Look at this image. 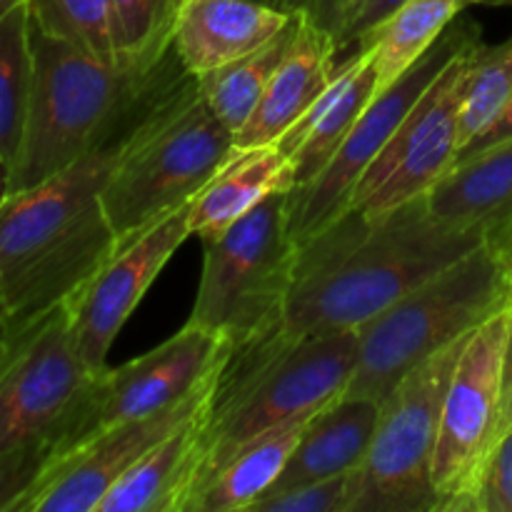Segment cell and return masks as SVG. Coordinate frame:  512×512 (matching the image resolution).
<instances>
[{"label": "cell", "instance_id": "cell-14", "mask_svg": "<svg viewBox=\"0 0 512 512\" xmlns=\"http://www.w3.org/2000/svg\"><path fill=\"white\" fill-rule=\"evenodd\" d=\"M230 353L233 345L223 335L188 320L173 338L150 353L118 368L100 370L73 443L95 430L145 418L180 403L208 383Z\"/></svg>", "mask_w": 512, "mask_h": 512}, {"label": "cell", "instance_id": "cell-26", "mask_svg": "<svg viewBox=\"0 0 512 512\" xmlns=\"http://www.w3.org/2000/svg\"><path fill=\"white\" fill-rule=\"evenodd\" d=\"M33 90V23L28 3L0 18V160L13 168ZM8 178V175H5Z\"/></svg>", "mask_w": 512, "mask_h": 512}, {"label": "cell", "instance_id": "cell-23", "mask_svg": "<svg viewBox=\"0 0 512 512\" xmlns=\"http://www.w3.org/2000/svg\"><path fill=\"white\" fill-rule=\"evenodd\" d=\"M310 418L278 425L235 450L195 488L185 512L253 510V505L278 483Z\"/></svg>", "mask_w": 512, "mask_h": 512}, {"label": "cell", "instance_id": "cell-12", "mask_svg": "<svg viewBox=\"0 0 512 512\" xmlns=\"http://www.w3.org/2000/svg\"><path fill=\"white\" fill-rule=\"evenodd\" d=\"M483 40L460 50L418 100L388 148L360 180L348 210L380 218L428 193L455 165L460 153V115L470 70Z\"/></svg>", "mask_w": 512, "mask_h": 512}, {"label": "cell", "instance_id": "cell-8", "mask_svg": "<svg viewBox=\"0 0 512 512\" xmlns=\"http://www.w3.org/2000/svg\"><path fill=\"white\" fill-rule=\"evenodd\" d=\"M98 373L85 365L68 308L20 325L0 360V455L63 450L78 435Z\"/></svg>", "mask_w": 512, "mask_h": 512}, {"label": "cell", "instance_id": "cell-20", "mask_svg": "<svg viewBox=\"0 0 512 512\" xmlns=\"http://www.w3.org/2000/svg\"><path fill=\"white\" fill-rule=\"evenodd\" d=\"M380 408L383 403L373 398L340 395L318 410L268 495L363 468L378 428Z\"/></svg>", "mask_w": 512, "mask_h": 512}, {"label": "cell", "instance_id": "cell-25", "mask_svg": "<svg viewBox=\"0 0 512 512\" xmlns=\"http://www.w3.org/2000/svg\"><path fill=\"white\" fill-rule=\"evenodd\" d=\"M303 20L305 13H298L290 20L288 28L280 30L263 48L253 50V53L233 60L225 68H218L198 78V85L203 90V98L208 100L210 110L233 130V135L253 115L255 105L263 98L270 78H273L275 70L280 68L285 55L293 48L295 38H298L300 28H303Z\"/></svg>", "mask_w": 512, "mask_h": 512}, {"label": "cell", "instance_id": "cell-9", "mask_svg": "<svg viewBox=\"0 0 512 512\" xmlns=\"http://www.w3.org/2000/svg\"><path fill=\"white\" fill-rule=\"evenodd\" d=\"M415 365L383 400L368 458L360 468L358 512H435L433 465L445 393L463 345Z\"/></svg>", "mask_w": 512, "mask_h": 512}, {"label": "cell", "instance_id": "cell-19", "mask_svg": "<svg viewBox=\"0 0 512 512\" xmlns=\"http://www.w3.org/2000/svg\"><path fill=\"white\" fill-rule=\"evenodd\" d=\"M375 93L378 70L370 50H355L353 55L340 60L338 75L330 88L278 140L280 148L293 160L295 188L310 185L328 168Z\"/></svg>", "mask_w": 512, "mask_h": 512}, {"label": "cell", "instance_id": "cell-10", "mask_svg": "<svg viewBox=\"0 0 512 512\" xmlns=\"http://www.w3.org/2000/svg\"><path fill=\"white\" fill-rule=\"evenodd\" d=\"M475 40H480V30L468 20H455L418 63L410 65L395 83L373 95L328 168L305 188L290 190V233L298 245L308 243L348 210L360 180L388 148L410 110L428 93L433 80L448 68L450 60Z\"/></svg>", "mask_w": 512, "mask_h": 512}, {"label": "cell", "instance_id": "cell-17", "mask_svg": "<svg viewBox=\"0 0 512 512\" xmlns=\"http://www.w3.org/2000/svg\"><path fill=\"white\" fill-rule=\"evenodd\" d=\"M435 218L512 258V140L458 160L425 193Z\"/></svg>", "mask_w": 512, "mask_h": 512}, {"label": "cell", "instance_id": "cell-36", "mask_svg": "<svg viewBox=\"0 0 512 512\" xmlns=\"http://www.w3.org/2000/svg\"><path fill=\"white\" fill-rule=\"evenodd\" d=\"M313 23H318L320 28L330 30L335 35L340 23V0H315V10H313Z\"/></svg>", "mask_w": 512, "mask_h": 512}, {"label": "cell", "instance_id": "cell-15", "mask_svg": "<svg viewBox=\"0 0 512 512\" xmlns=\"http://www.w3.org/2000/svg\"><path fill=\"white\" fill-rule=\"evenodd\" d=\"M190 205V203H188ZM188 205L160 220L133 245L115 253L68 300L70 330L93 373L108 368V353L160 270L190 238Z\"/></svg>", "mask_w": 512, "mask_h": 512}, {"label": "cell", "instance_id": "cell-39", "mask_svg": "<svg viewBox=\"0 0 512 512\" xmlns=\"http://www.w3.org/2000/svg\"><path fill=\"white\" fill-rule=\"evenodd\" d=\"M28 3V0H0V18H3L5 13H10L13 8H18V5Z\"/></svg>", "mask_w": 512, "mask_h": 512}, {"label": "cell", "instance_id": "cell-42", "mask_svg": "<svg viewBox=\"0 0 512 512\" xmlns=\"http://www.w3.org/2000/svg\"><path fill=\"white\" fill-rule=\"evenodd\" d=\"M355 0H340V15L345 13V8H348V5H353Z\"/></svg>", "mask_w": 512, "mask_h": 512}, {"label": "cell", "instance_id": "cell-1", "mask_svg": "<svg viewBox=\"0 0 512 512\" xmlns=\"http://www.w3.org/2000/svg\"><path fill=\"white\" fill-rule=\"evenodd\" d=\"M480 245L475 233L435 218L425 195L380 218L345 210L300 245L280 328L295 335L358 330Z\"/></svg>", "mask_w": 512, "mask_h": 512}, {"label": "cell", "instance_id": "cell-3", "mask_svg": "<svg viewBox=\"0 0 512 512\" xmlns=\"http://www.w3.org/2000/svg\"><path fill=\"white\" fill-rule=\"evenodd\" d=\"M185 78L173 48L153 68H125L33 28L28 120L5 193L33 188L130 133Z\"/></svg>", "mask_w": 512, "mask_h": 512}, {"label": "cell", "instance_id": "cell-5", "mask_svg": "<svg viewBox=\"0 0 512 512\" xmlns=\"http://www.w3.org/2000/svg\"><path fill=\"white\" fill-rule=\"evenodd\" d=\"M235 153L233 130L188 75L135 128L100 193L118 253L185 208Z\"/></svg>", "mask_w": 512, "mask_h": 512}, {"label": "cell", "instance_id": "cell-32", "mask_svg": "<svg viewBox=\"0 0 512 512\" xmlns=\"http://www.w3.org/2000/svg\"><path fill=\"white\" fill-rule=\"evenodd\" d=\"M55 448H25L0 455V512H15L38 475L43 473Z\"/></svg>", "mask_w": 512, "mask_h": 512}, {"label": "cell", "instance_id": "cell-7", "mask_svg": "<svg viewBox=\"0 0 512 512\" xmlns=\"http://www.w3.org/2000/svg\"><path fill=\"white\" fill-rule=\"evenodd\" d=\"M288 195H270L228 230L203 240V275L188 320L223 335L233 348L283 323L300 260Z\"/></svg>", "mask_w": 512, "mask_h": 512}, {"label": "cell", "instance_id": "cell-40", "mask_svg": "<svg viewBox=\"0 0 512 512\" xmlns=\"http://www.w3.org/2000/svg\"><path fill=\"white\" fill-rule=\"evenodd\" d=\"M470 3H478V5H512V0H470Z\"/></svg>", "mask_w": 512, "mask_h": 512}, {"label": "cell", "instance_id": "cell-31", "mask_svg": "<svg viewBox=\"0 0 512 512\" xmlns=\"http://www.w3.org/2000/svg\"><path fill=\"white\" fill-rule=\"evenodd\" d=\"M465 512H512V428L490 448Z\"/></svg>", "mask_w": 512, "mask_h": 512}, {"label": "cell", "instance_id": "cell-41", "mask_svg": "<svg viewBox=\"0 0 512 512\" xmlns=\"http://www.w3.org/2000/svg\"><path fill=\"white\" fill-rule=\"evenodd\" d=\"M5 165H3V160H0V198H3L5 195Z\"/></svg>", "mask_w": 512, "mask_h": 512}, {"label": "cell", "instance_id": "cell-28", "mask_svg": "<svg viewBox=\"0 0 512 512\" xmlns=\"http://www.w3.org/2000/svg\"><path fill=\"white\" fill-rule=\"evenodd\" d=\"M512 105V38L483 45L470 70L460 115V150L498 123ZM460 155V153H458Z\"/></svg>", "mask_w": 512, "mask_h": 512}, {"label": "cell", "instance_id": "cell-33", "mask_svg": "<svg viewBox=\"0 0 512 512\" xmlns=\"http://www.w3.org/2000/svg\"><path fill=\"white\" fill-rule=\"evenodd\" d=\"M405 0H355L353 5L345 8V13L340 15L338 30H335V40H338V53L340 50L353 48V53L358 50L360 40L370 33L373 28H378L395 8ZM350 53V55H353Z\"/></svg>", "mask_w": 512, "mask_h": 512}, {"label": "cell", "instance_id": "cell-21", "mask_svg": "<svg viewBox=\"0 0 512 512\" xmlns=\"http://www.w3.org/2000/svg\"><path fill=\"white\" fill-rule=\"evenodd\" d=\"M205 413L208 408L155 443L108 490L98 512H185L203 468L200 423Z\"/></svg>", "mask_w": 512, "mask_h": 512}, {"label": "cell", "instance_id": "cell-35", "mask_svg": "<svg viewBox=\"0 0 512 512\" xmlns=\"http://www.w3.org/2000/svg\"><path fill=\"white\" fill-rule=\"evenodd\" d=\"M500 423H503V430L512 428V325L503 363V405H500Z\"/></svg>", "mask_w": 512, "mask_h": 512}, {"label": "cell", "instance_id": "cell-4", "mask_svg": "<svg viewBox=\"0 0 512 512\" xmlns=\"http://www.w3.org/2000/svg\"><path fill=\"white\" fill-rule=\"evenodd\" d=\"M355 363L358 330L295 335L275 328L233 348L200 423L203 468L198 485L253 438L310 418L338 400L353 378Z\"/></svg>", "mask_w": 512, "mask_h": 512}, {"label": "cell", "instance_id": "cell-11", "mask_svg": "<svg viewBox=\"0 0 512 512\" xmlns=\"http://www.w3.org/2000/svg\"><path fill=\"white\" fill-rule=\"evenodd\" d=\"M512 308L495 313L465 340L450 378L435 445V512H465L490 448L503 433V363Z\"/></svg>", "mask_w": 512, "mask_h": 512}, {"label": "cell", "instance_id": "cell-16", "mask_svg": "<svg viewBox=\"0 0 512 512\" xmlns=\"http://www.w3.org/2000/svg\"><path fill=\"white\" fill-rule=\"evenodd\" d=\"M295 15L260 0H183L170 48L185 73L203 78L263 48Z\"/></svg>", "mask_w": 512, "mask_h": 512}, {"label": "cell", "instance_id": "cell-27", "mask_svg": "<svg viewBox=\"0 0 512 512\" xmlns=\"http://www.w3.org/2000/svg\"><path fill=\"white\" fill-rule=\"evenodd\" d=\"M40 33L58 38L110 65L120 63L113 0H28Z\"/></svg>", "mask_w": 512, "mask_h": 512}, {"label": "cell", "instance_id": "cell-38", "mask_svg": "<svg viewBox=\"0 0 512 512\" xmlns=\"http://www.w3.org/2000/svg\"><path fill=\"white\" fill-rule=\"evenodd\" d=\"M260 3H268L273 8L285 10V13H305L313 15L315 0H260Z\"/></svg>", "mask_w": 512, "mask_h": 512}, {"label": "cell", "instance_id": "cell-2", "mask_svg": "<svg viewBox=\"0 0 512 512\" xmlns=\"http://www.w3.org/2000/svg\"><path fill=\"white\" fill-rule=\"evenodd\" d=\"M135 128L63 173L0 198V300L18 325L63 305L118 253L100 193Z\"/></svg>", "mask_w": 512, "mask_h": 512}, {"label": "cell", "instance_id": "cell-29", "mask_svg": "<svg viewBox=\"0 0 512 512\" xmlns=\"http://www.w3.org/2000/svg\"><path fill=\"white\" fill-rule=\"evenodd\" d=\"M180 3L183 0H113L125 68H153L170 53Z\"/></svg>", "mask_w": 512, "mask_h": 512}, {"label": "cell", "instance_id": "cell-18", "mask_svg": "<svg viewBox=\"0 0 512 512\" xmlns=\"http://www.w3.org/2000/svg\"><path fill=\"white\" fill-rule=\"evenodd\" d=\"M338 68L335 35L305 15L293 48L270 78L248 123L235 133V148L245 150L278 143L330 88Z\"/></svg>", "mask_w": 512, "mask_h": 512}, {"label": "cell", "instance_id": "cell-13", "mask_svg": "<svg viewBox=\"0 0 512 512\" xmlns=\"http://www.w3.org/2000/svg\"><path fill=\"white\" fill-rule=\"evenodd\" d=\"M220 370L193 395L160 413L95 430L58 450L15 512H98L108 490L155 443L208 408Z\"/></svg>", "mask_w": 512, "mask_h": 512}, {"label": "cell", "instance_id": "cell-37", "mask_svg": "<svg viewBox=\"0 0 512 512\" xmlns=\"http://www.w3.org/2000/svg\"><path fill=\"white\" fill-rule=\"evenodd\" d=\"M20 325L15 323L13 318H10V313L5 310L3 300H0V360L5 358V353H8L10 343H13L15 333H18Z\"/></svg>", "mask_w": 512, "mask_h": 512}, {"label": "cell", "instance_id": "cell-22", "mask_svg": "<svg viewBox=\"0 0 512 512\" xmlns=\"http://www.w3.org/2000/svg\"><path fill=\"white\" fill-rule=\"evenodd\" d=\"M295 188L290 155L278 143L238 150L213 180L190 200V235L210 240L238 223L275 193Z\"/></svg>", "mask_w": 512, "mask_h": 512}, {"label": "cell", "instance_id": "cell-43", "mask_svg": "<svg viewBox=\"0 0 512 512\" xmlns=\"http://www.w3.org/2000/svg\"><path fill=\"white\" fill-rule=\"evenodd\" d=\"M508 278H510V308H512V258H510V265H508Z\"/></svg>", "mask_w": 512, "mask_h": 512}, {"label": "cell", "instance_id": "cell-30", "mask_svg": "<svg viewBox=\"0 0 512 512\" xmlns=\"http://www.w3.org/2000/svg\"><path fill=\"white\" fill-rule=\"evenodd\" d=\"M360 470L313 480L283 493L265 495L253 505L255 512H358Z\"/></svg>", "mask_w": 512, "mask_h": 512}, {"label": "cell", "instance_id": "cell-6", "mask_svg": "<svg viewBox=\"0 0 512 512\" xmlns=\"http://www.w3.org/2000/svg\"><path fill=\"white\" fill-rule=\"evenodd\" d=\"M508 305V260L488 245L470 250L360 325L358 363L343 395L383 403L415 365Z\"/></svg>", "mask_w": 512, "mask_h": 512}, {"label": "cell", "instance_id": "cell-24", "mask_svg": "<svg viewBox=\"0 0 512 512\" xmlns=\"http://www.w3.org/2000/svg\"><path fill=\"white\" fill-rule=\"evenodd\" d=\"M470 0H405L378 28L360 40L378 70V90L388 88L410 65L418 63L435 40L458 20Z\"/></svg>", "mask_w": 512, "mask_h": 512}, {"label": "cell", "instance_id": "cell-34", "mask_svg": "<svg viewBox=\"0 0 512 512\" xmlns=\"http://www.w3.org/2000/svg\"><path fill=\"white\" fill-rule=\"evenodd\" d=\"M505 140H512V105L508 108V113L498 120V123L490 125L483 135H478L473 143H468L463 150H460L458 160L480 153V150H485V148H493V145H498V143H505ZM458 160H455V163H458Z\"/></svg>", "mask_w": 512, "mask_h": 512}]
</instances>
